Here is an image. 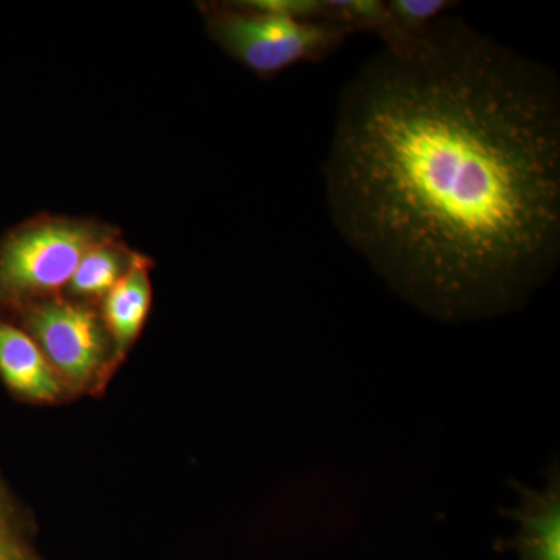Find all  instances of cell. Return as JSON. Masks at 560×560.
I'll return each mask as SVG.
<instances>
[{
  "mask_svg": "<svg viewBox=\"0 0 560 560\" xmlns=\"http://www.w3.org/2000/svg\"><path fill=\"white\" fill-rule=\"evenodd\" d=\"M323 172L338 234L433 318L521 311L558 268V75L460 18L357 70Z\"/></svg>",
  "mask_w": 560,
  "mask_h": 560,
  "instance_id": "6da1fadb",
  "label": "cell"
},
{
  "mask_svg": "<svg viewBox=\"0 0 560 560\" xmlns=\"http://www.w3.org/2000/svg\"><path fill=\"white\" fill-rule=\"evenodd\" d=\"M138 256L139 253L120 237L101 243L81 259L62 296L98 307L106 294L130 272Z\"/></svg>",
  "mask_w": 560,
  "mask_h": 560,
  "instance_id": "ba28073f",
  "label": "cell"
},
{
  "mask_svg": "<svg viewBox=\"0 0 560 560\" xmlns=\"http://www.w3.org/2000/svg\"><path fill=\"white\" fill-rule=\"evenodd\" d=\"M0 560H46L33 544L31 523L0 480Z\"/></svg>",
  "mask_w": 560,
  "mask_h": 560,
  "instance_id": "9c48e42d",
  "label": "cell"
},
{
  "mask_svg": "<svg viewBox=\"0 0 560 560\" xmlns=\"http://www.w3.org/2000/svg\"><path fill=\"white\" fill-rule=\"evenodd\" d=\"M0 378L14 396L32 404H60L72 397L38 345L5 318H0Z\"/></svg>",
  "mask_w": 560,
  "mask_h": 560,
  "instance_id": "8992f818",
  "label": "cell"
},
{
  "mask_svg": "<svg viewBox=\"0 0 560 560\" xmlns=\"http://www.w3.org/2000/svg\"><path fill=\"white\" fill-rule=\"evenodd\" d=\"M72 396L102 394L114 377L113 341L98 307L57 296L14 312Z\"/></svg>",
  "mask_w": 560,
  "mask_h": 560,
  "instance_id": "277c9868",
  "label": "cell"
},
{
  "mask_svg": "<svg viewBox=\"0 0 560 560\" xmlns=\"http://www.w3.org/2000/svg\"><path fill=\"white\" fill-rule=\"evenodd\" d=\"M390 16L405 35L420 38L445 10L455 7L448 0H393L386 3Z\"/></svg>",
  "mask_w": 560,
  "mask_h": 560,
  "instance_id": "30bf717a",
  "label": "cell"
},
{
  "mask_svg": "<svg viewBox=\"0 0 560 560\" xmlns=\"http://www.w3.org/2000/svg\"><path fill=\"white\" fill-rule=\"evenodd\" d=\"M153 260L139 253L130 272L106 294L98 312L113 341V370H119L135 348L153 304L150 272Z\"/></svg>",
  "mask_w": 560,
  "mask_h": 560,
  "instance_id": "52a82bcc",
  "label": "cell"
},
{
  "mask_svg": "<svg viewBox=\"0 0 560 560\" xmlns=\"http://www.w3.org/2000/svg\"><path fill=\"white\" fill-rule=\"evenodd\" d=\"M510 485L521 497L518 508L501 514L518 523V533L512 539H499L497 551H515L521 560H560V470L559 460H552L544 489Z\"/></svg>",
  "mask_w": 560,
  "mask_h": 560,
  "instance_id": "5b68a950",
  "label": "cell"
},
{
  "mask_svg": "<svg viewBox=\"0 0 560 560\" xmlns=\"http://www.w3.org/2000/svg\"><path fill=\"white\" fill-rule=\"evenodd\" d=\"M200 10L213 43L261 80L300 62L329 57L355 32L334 21L264 13L243 2L202 3Z\"/></svg>",
  "mask_w": 560,
  "mask_h": 560,
  "instance_id": "3957f363",
  "label": "cell"
},
{
  "mask_svg": "<svg viewBox=\"0 0 560 560\" xmlns=\"http://www.w3.org/2000/svg\"><path fill=\"white\" fill-rule=\"evenodd\" d=\"M121 237L97 219L43 213L0 242V311L14 312L61 296L81 259L95 246Z\"/></svg>",
  "mask_w": 560,
  "mask_h": 560,
  "instance_id": "7a4b0ae2",
  "label": "cell"
}]
</instances>
